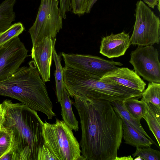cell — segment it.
Masks as SVG:
<instances>
[{
	"mask_svg": "<svg viewBox=\"0 0 160 160\" xmlns=\"http://www.w3.org/2000/svg\"><path fill=\"white\" fill-rule=\"evenodd\" d=\"M58 1L61 14L62 18L65 19L66 13L72 9L71 0H59Z\"/></svg>",
	"mask_w": 160,
	"mask_h": 160,
	"instance_id": "obj_27",
	"label": "cell"
},
{
	"mask_svg": "<svg viewBox=\"0 0 160 160\" xmlns=\"http://www.w3.org/2000/svg\"><path fill=\"white\" fill-rule=\"evenodd\" d=\"M121 117L122 120V138L125 143L136 147H148L153 144H156L136 130L123 117Z\"/></svg>",
	"mask_w": 160,
	"mask_h": 160,
	"instance_id": "obj_14",
	"label": "cell"
},
{
	"mask_svg": "<svg viewBox=\"0 0 160 160\" xmlns=\"http://www.w3.org/2000/svg\"><path fill=\"white\" fill-rule=\"evenodd\" d=\"M18 37L0 47V82L10 77L20 68L29 55Z\"/></svg>",
	"mask_w": 160,
	"mask_h": 160,
	"instance_id": "obj_10",
	"label": "cell"
},
{
	"mask_svg": "<svg viewBox=\"0 0 160 160\" xmlns=\"http://www.w3.org/2000/svg\"><path fill=\"white\" fill-rule=\"evenodd\" d=\"M136 158L134 159V160H142V158L139 156L136 157Z\"/></svg>",
	"mask_w": 160,
	"mask_h": 160,
	"instance_id": "obj_33",
	"label": "cell"
},
{
	"mask_svg": "<svg viewBox=\"0 0 160 160\" xmlns=\"http://www.w3.org/2000/svg\"><path fill=\"white\" fill-rule=\"evenodd\" d=\"M110 102L114 110L120 116L125 119L138 131L154 142L143 128L140 121L134 118L126 109L124 105L123 101H115Z\"/></svg>",
	"mask_w": 160,
	"mask_h": 160,
	"instance_id": "obj_18",
	"label": "cell"
},
{
	"mask_svg": "<svg viewBox=\"0 0 160 160\" xmlns=\"http://www.w3.org/2000/svg\"><path fill=\"white\" fill-rule=\"evenodd\" d=\"M98 0H89L86 13H89L94 4Z\"/></svg>",
	"mask_w": 160,
	"mask_h": 160,
	"instance_id": "obj_29",
	"label": "cell"
},
{
	"mask_svg": "<svg viewBox=\"0 0 160 160\" xmlns=\"http://www.w3.org/2000/svg\"><path fill=\"white\" fill-rule=\"evenodd\" d=\"M133 159V158H132L131 156H124L120 157H119L117 156L115 160H131Z\"/></svg>",
	"mask_w": 160,
	"mask_h": 160,
	"instance_id": "obj_30",
	"label": "cell"
},
{
	"mask_svg": "<svg viewBox=\"0 0 160 160\" xmlns=\"http://www.w3.org/2000/svg\"><path fill=\"white\" fill-rule=\"evenodd\" d=\"M66 88L63 92L60 102L61 107V115L63 121L72 130L78 131V122L76 119L72 108V101Z\"/></svg>",
	"mask_w": 160,
	"mask_h": 160,
	"instance_id": "obj_16",
	"label": "cell"
},
{
	"mask_svg": "<svg viewBox=\"0 0 160 160\" xmlns=\"http://www.w3.org/2000/svg\"><path fill=\"white\" fill-rule=\"evenodd\" d=\"M44 145L56 160H84L81 155L79 143L70 128L63 121L56 118L55 123H43Z\"/></svg>",
	"mask_w": 160,
	"mask_h": 160,
	"instance_id": "obj_5",
	"label": "cell"
},
{
	"mask_svg": "<svg viewBox=\"0 0 160 160\" xmlns=\"http://www.w3.org/2000/svg\"><path fill=\"white\" fill-rule=\"evenodd\" d=\"M100 80L105 82L122 85L142 92L145 90L146 85L135 71L125 67H119L109 72Z\"/></svg>",
	"mask_w": 160,
	"mask_h": 160,
	"instance_id": "obj_12",
	"label": "cell"
},
{
	"mask_svg": "<svg viewBox=\"0 0 160 160\" xmlns=\"http://www.w3.org/2000/svg\"><path fill=\"white\" fill-rule=\"evenodd\" d=\"M63 71L64 87L72 98L77 95L91 100L101 99L111 102L142 97V92L138 90L104 82L97 76L65 66Z\"/></svg>",
	"mask_w": 160,
	"mask_h": 160,
	"instance_id": "obj_4",
	"label": "cell"
},
{
	"mask_svg": "<svg viewBox=\"0 0 160 160\" xmlns=\"http://www.w3.org/2000/svg\"><path fill=\"white\" fill-rule=\"evenodd\" d=\"M17 0H4L0 4V33L8 28L15 20L14 7Z\"/></svg>",
	"mask_w": 160,
	"mask_h": 160,
	"instance_id": "obj_17",
	"label": "cell"
},
{
	"mask_svg": "<svg viewBox=\"0 0 160 160\" xmlns=\"http://www.w3.org/2000/svg\"><path fill=\"white\" fill-rule=\"evenodd\" d=\"M142 97L141 100L145 103L150 102L160 108V83L149 82Z\"/></svg>",
	"mask_w": 160,
	"mask_h": 160,
	"instance_id": "obj_22",
	"label": "cell"
},
{
	"mask_svg": "<svg viewBox=\"0 0 160 160\" xmlns=\"http://www.w3.org/2000/svg\"><path fill=\"white\" fill-rule=\"evenodd\" d=\"M146 103V109L143 115L149 130L153 133L160 147V108L150 102Z\"/></svg>",
	"mask_w": 160,
	"mask_h": 160,
	"instance_id": "obj_15",
	"label": "cell"
},
{
	"mask_svg": "<svg viewBox=\"0 0 160 160\" xmlns=\"http://www.w3.org/2000/svg\"><path fill=\"white\" fill-rule=\"evenodd\" d=\"M65 66L101 78L108 72L121 66L119 62L108 60L98 56L62 53Z\"/></svg>",
	"mask_w": 160,
	"mask_h": 160,
	"instance_id": "obj_9",
	"label": "cell"
},
{
	"mask_svg": "<svg viewBox=\"0 0 160 160\" xmlns=\"http://www.w3.org/2000/svg\"><path fill=\"white\" fill-rule=\"evenodd\" d=\"M72 102L79 117V143L85 160H115L122 139V118L111 102L75 95Z\"/></svg>",
	"mask_w": 160,
	"mask_h": 160,
	"instance_id": "obj_1",
	"label": "cell"
},
{
	"mask_svg": "<svg viewBox=\"0 0 160 160\" xmlns=\"http://www.w3.org/2000/svg\"><path fill=\"white\" fill-rule=\"evenodd\" d=\"M24 30V26L21 22L12 24L5 31L0 33V47L12 38L18 36Z\"/></svg>",
	"mask_w": 160,
	"mask_h": 160,
	"instance_id": "obj_23",
	"label": "cell"
},
{
	"mask_svg": "<svg viewBox=\"0 0 160 160\" xmlns=\"http://www.w3.org/2000/svg\"><path fill=\"white\" fill-rule=\"evenodd\" d=\"M56 39L45 37L31 50V56L42 81H50L52 56Z\"/></svg>",
	"mask_w": 160,
	"mask_h": 160,
	"instance_id": "obj_11",
	"label": "cell"
},
{
	"mask_svg": "<svg viewBox=\"0 0 160 160\" xmlns=\"http://www.w3.org/2000/svg\"><path fill=\"white\" fill-rule=\"evenodd\" d=\"M3 112V108L2 104L0 103V126H1V121L2 119Z\"/></svg>",
	"mask_w": 160,
	"mask_h": 160,
	"instance_id": "obj_31",
	"label": "cell"
},
{
	"mask_svg": "<svg viewBox=\"0 0 160 160\" xmlns=\"http://www.w3.org/2000/svg\"><path fill=\"white\" fill-rule=\"evenodd\" d=\"M137 97H131L123 101L126 109L134 118L140 121L142 118L146 109V103Z\"/></svg>",
	"mask_w": 160,
	"mask_h": 160,
	"instance_id": "obj_20",
	"label": "cell"
},
{
	"mask_svg": "<svg viewBox=\"0 0 160 160\" xmlns=\"http://www.w3.org/2000/svg\"><path fill=\"white\" fill-rule=\"evenodd\" d=\"M160 0H158V5H157L158 9V10L159 11V12H160Z\"/></svg>",
	"mask_w": 160,
	"mask_h": 160,
	"instance_id": "obj_32",
	"label": "cell"
},
{
	"mask_svg": "<svg viewBox=\"0 0 160 160\" xmlns=\"http://www.w3.org/2000/svg\"><path fill=\"white\" fill-rule=\"evenodd\" d=\"M133 158L139 156L144 160H160V152L154 150L150 147H136Z\"/></svg>",
	"mask_w": 160,
	"mask_h": 160,
	"instance_id": "obj_24",
	"label": "cell"
},
{
	"mask_svg": "<svg viewBox=\"0 0 160 160\" xmlns=\"http://www.w3.org/2000/svg\"><path fill=\"white\" fill-rule=\"evenodd\" d=\"M134 71L149 82L160 83L158 51L152 45L138 46L130 54Z\"/></svg>",
	"mask_w": 160,
	"mask_h": 160,
	"instance_id": "obj_8",
	"label": "cell"
},
{
	"mask_svg": "<svg viewBox=\"0 0 160 160\" xmlns=\"http://www.w3.org/2000/svg\"><path fill=\"white\" fill-rule=\"evenodd\" d=\"M3 112L1 125L9 128L18 160H37L44 144L43 122L37 111L21 102L6 100L1 103Z\"/></svg>",
	"mask_w": 160,
	"mask_h": 160,
	"instance_id": "obj_2",
	"label": "cell"
},
{
	"mask_svg": "<svg viewBox=\"0 0 160 160\" xmlns=\"http://www.w3.org/2000/svg\"><path fill=\"white\" fill-rule=\"evenodd\" d=\"M12 151H14L12 131L9 128L1 125L0 160L5 155Z\"/></svg>",
	"mask_w": 160,
	"mask_h": 160,
	"instance_id": "obj_21",
	"label": "cell"
},
{
	"mask_svg": "<svg viewBox=\"0 0 160 160\" xmlns=\"http://www.w3.org/2000/svg\"><path fill=\"white\" fill-rule=\"evenodd\" d=\"M89 0H71L72 9L75 14L82 15L86 12Z\"/></svg>",
	"mask_w": 160,
	"mask_h": 160,
	"instance_id": "obj_25",
	"label": "cell"
},
{
	"mask_svg": "<svg viewBox=\"0 0 160 160\" xmlns=\"http://www.w3.org/2000/svg\"><path fill=\"white\" fill-rule=\"evenodd\" d=\"M52 58L54 61L56 68L54 75L55 80L56 95L58 101L60 103L65 87L63 78V68L61 63V57L58 54L55 49L53 52Z\"/></svg>",
	"mask_w": 160,
	"mask_h": 160,
	"instance_id": "obj_19",
	"label": "cell"
},
{
	"mask_svg": "<svg viewBox=\"0 0 160 160\" xmlns=\"http://www.w3.org/2000/svg\"><path fill=\"white\" fill-rule=\"evenodd\" d=\"M99 52L108 58H117L124 55L130 44L129 34L123 31L103 37L101 40Z\"/></svg>",
	"mask_w": 160,
	"mask_h": 160,
	"instance_id": "obj_13",
	"label": "cell"
},
{
	"mask_svg": "<svg viewBox=\"0 0 160 160\" xmlns=\"http://www.w3.org/2000/svg\"><path fill=\"white\" fill-rule=\"evenodd\" d=\"M29 65L20 68L10 77L0 82V95L16 99L51 119L56 115L52 111L45 83L34 61H31Z\"/></svg>",
	"mask_w": 160,
	"mask_h": 160,
	"instance_id": "obj_3",
	"label": "cell"
},
{
	"mask_svg": "<svg viewBox=\"0 0 160 160\" xmlns=\"http://www.w3.org/2000/svg\"><path fill=\"white\" fill-rule=\"evenodd\" d=\"M56 160L51 152L44 144L39 149L37 160Z\"/></svg>",
	"mask_w": 160,
	"mask_h": 160,
	"instance_id": "obj_26",
	"label": "cell"
},
{
	"mask_svg": "<svg viewBox=\"0 0 160 160\" xmlns=\"http://www.w3.org/2000/svg\"><path fill=\"white\" fill-rule=\"evenodd\" d=\"M58 0H41L37 16L28 30L33 48L45 37L56 38L62 27Z\"/></svg>",
	"mask_w": 160,
	"mask_h": 160,
	"instance_id": "obj_6",
	"label": "cell"
},
{
	"mask_svg": "<svg viewBox=\"0 0 160 160\" xmlns=\"http://www.w3.org/2000/svg\"><path fill=\"white\" fill-rule=\"evenodd\" d=\"M136 5L135 20L130 38L131 44L144 46L158 44L160 38L159 18L142 1H138Z\"/></svg>",
	"mask_w": 160,
	"mask_h": 160,
	"instance_id": "obj_7",
	"label": "cell"
},
{
	"mask_svg": "<svg viewBox=\"0 0 160 160\" xmlns=\"http://www.w3.org/2000/svg\"><path fill=\"white\" fill-rule=\"evenodd\" d=\"M144 3H146L148 6L152 8H154L155 6H157L158 0H143Z\"/></svg>",
	"mask_w": 160,
	"mask_h": 160,
	"instance_id": "obj_28",
	"label": "cell"
}]
</instances>
